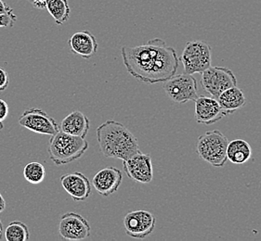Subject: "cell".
<instances>
[{
	"label": "cell",
	"mask_w": 261,
	"mask_h": 241,
	"mask_svg": "<svg viewBox=\"0 0 261 241\" xmlns=\"http://www.w3.org/2000/svg\"><path fill=\"white\" fill-rule=\"evenodd\" d=\"M123 63L127 73L146 84L164 83L177 74L179 58L176 50L160 38L137 47H123Z\"/></svg>",
	"instance_id": "obj_1"
},
{
	"label": "cell",
	"mask_w": 261,
	"mask_h": 241,
	"mask_svg": "<svg viewBox=\"0 0 261 241\" xmlns=\"http://www.w3.org/2000/svg\"><path fill=\"white\" fill-rule=\"evenodd\" d=\"M96 134L105 157L125 161L141 152L135 136L119 122L106 120L97 128Z\"/></svg>",
	"instance_id": "obj_2"
},
{
	"label": "cell",
	"mask_w": 261,
	"mask_h": 241,
	"mask_svg": "<svg viewBox=\"0 0 261 241\" xmlns=\"http://www.w3.org/2000/svg\"><path fill=\"white\" fill-rule=\"evenodd\" d=\"M89 148V142L83 137L60 131L48 142V155L54 164L63 165L77 161Z\"/></svg>",
	"instance_id": "obj_3"
},
{
	"label": "cell",
	"mask_w": 261,
	"mask_h": 241,
	"mask_svg": "<svg viewBox=\"0 0 261 241\" xmlns=\"http://www.w3.org/2000/svg\"><path fill=\"white\" fill-rule=\"evenodd\" d=\"M228 138L219 130L206 132L199 136L196 152L199 157L213 167H223L227 161Z\"/></svg>",
	"instance_id": "obj_4"
},
{
	"label": "cell",
	"mask_w": 261,
	"mask_h": 241,
	"mask_svg": "<svg viewBox=\"0 0 261 241\" xmlns=\"http://www.w3.org/2000/svg\"><path fill=\"white\" fill-rule=\"evenodd\" d=\"M179 61L182 63L185 74H202L211 66L212 49L204 41H190L184 47Z\"/></svg>",
	"instance_id": "obj_5"
},
{
	"label": "cell",
	"mask_w": 261,
	"mask_h": 241,
	"mask_svg": "<svg viewBox=\"0 0 261 241\" xmlns=\"http://www.w3.org/2000/svg\"><path fill=\"white\" fill-rule=\"evenodd\" d=\"M164 90L170 100L183 104L198 98L197 82L192 74H175L164 82Z\"/></svg>",
	"instance_id": "obj_6"
},
{
	"label": "cell",
	"mask_w": 261,
	"mask_h": 241,
	"mask_svg": "<svg viewBox=\"0 0 261 241\" xmlns=\"http://www.w3.org/2000/svg\"><path fill=\"white\" fill-rule=\"evenodd\" d=\"M201 84L212 98L218 99L225 90L237 85V79L230 69L210 66L201 74Z\"/></svg>",
	"instance_id": "obj_7"
},
{
	"label": "cell",
	"mask_w": 261,
	"mask_h": 241,
	"mask_svg": "<svg viewBox=\"0 0 261 241\" xmlns=\"http://www.w3.org/2000/svg\"><path fill=\"white\" fill-rule=\"evenodd\" d=\"M19 125L27 130L46 136H53L61 130L54 118L37 108L25 110L19 118Z\"/></svg>",
	"instance_id": "obj_8"
},
{
	"label": "cell",
	"mask_w": 261,
	"mask_h": 241,
	"mask_svg": "<svg viewBox=\"0 0 261 241\" xmlns=\"http://www.w3.org/2000/svg\"><path fill=\"white\" fill-rule=\"evenodd\" d=\"M156 218L147 210L130 212L124 218L125 234L132 238L144 239L154 230Z\"/></svg>",
	"instance_id": "obj_9"
},
{
	"label": "cell",
	"mask_w": 261,
	"mask_h": 241,
	"mask_svg": "<svg viewBox=\"0 0 261 241\" xmlns=\"http://www.w3.org/2000/svg\"><path fill=\"white\" fill-rule=\"evenodd\" d=\"M90 231L89 221L82 215L69 212L61 217L59 233L65 240H83L90 236Z\"/></svg>",
	"instance_id": "obj_10"
},
{
	"label": "cell",
	"mask_w": 261,
	"mask_h": 241,
	"mask_svg": "<svg viewBox=\"0 0 261 241\" xmlns=\"http://www.w3.org/2000/svg\"><path fill=\"white\" fill-rule=\"evenodd\" d=\"M123 168L125 174L138 183L149 184L153 177L151 158L141 152L123 161Z\"/></svg>",
	"instance_id": "obj_11"
},
{
	"label": "cell",
	"mask_w": 261,
	"mask_h": 241,
	"mask_svg": "<svg viewBox=\"0 0 261 241\" xmlns=\"http://www.w3.org/2000/svg\"><path fill=\"white\" fill-rule=\"evenodd\" d=\"M194 114L198 124L214 125L226 116L217 99L212 97H198L194 100Z\"/></svg>",
	"instance_id": "obj_12"
},
{
	"label": "cell",
	"mask_w": 261,
	"mask_h": 241,
	"mask_svg": "<svg viewBox=\"0 0 261 241\" xmlns=\"http://www.w3.org/2000/svg\"><path fill=\"white\" fill-rule=\"evenodd\" d=\"M123 181V173L119 169L106 167L96 173L92 179L95 190L102 197H109L116 192Z\"/></svg>",
	"instance_id": "obj_13"
},
{
	"label": "cell",
	"mask_w": 261,
	"mask_h": 241,
	"mask_svg": "<svg viewBox=\"0 0 261 241\" xmlns=\"http://www.w3.org/2000/svg\"><path fill=\"white\" fill-rule=\"evenodd\" d=\"M60 180L63 189L74 201H85L91 194V183L82 173H66Z\"/></svg>",
	"instance_id": "obj_14"
},
{
	"label": "cell",
	"mask_w": 261,
	"mask_h": 241,
	"mask_svg": "<svg viewBox=\"0 0 261 241\" xmlns=\"http://www.w3.org/2000/svg\"><path fill=\"white\" fill-rule=\"evenodd\" d=\"M68 45L71 50L83 58H90L98 51V41L89 31L74 33L69 38Z\"/></svg>",
	"instance_id": "obj_15"
},
{
	"label": "cell",
	"mask_w": 261,
	"mask_h": 241,
	"mask_svg": "<svg viewBox=\"0 0 261 241\" xmlns=\"http://www.w3.org/2000/svg\"><path fill=\"white\" fill-rule=\"evenodd\" d=\"M89 118L79 110H74L63 118L60 126L61 131L72 136L85 138L89 131Z\"/></svg>",
	"instance_id": "obj_16"
},
{
	"label": "cell",
	"mask_w": 261,
	"mask_h": 241,
	"mask_svg": "<svg viewBox=\"0 0 261 241\" xmlns=\"http://www.w3.org/2000/svg\"><path fill=\"white\" fill-rule=\"evenodd\" d=\"M220 107L224 110L226 116L234 113L236 110H240L246 105V96L243 91L236 85L225 90L217 99Z\"/></svg>",
	"instance_id": "obj_17"
},
{
	"label": "cell",
	"mask_w": 261,
	"mask_h": 241,
	"mask_svg": "<svg viewBox=\"0 0 261 241\" xmlns=\"http://www.w3.org/2000/svg\"><path fill=\"white\" fill-rule=\"evenodd\" d=\"M252 157V148L248 142L244 139H235L229 142L227 147V158L230 163L244 164Z\"/></svg>",
	"instance_id": "obj_18"
},
{
	"label": "cell",
	"mask_w": 261,
	"mask_h": 241,
	"mask_svg": "<svg viewBox=\"0 0 261 241\" xmlns=\"http://www.w3.org/2000/svg\"><path fill=\"white\" fill-rule=\"evenodd\" d=\"M48 13L53 16L57 25H63L68 21L71 8L68 0H47L46 6Z\"/></svg>",
	"instance_id": "obj_19"
},
{
	"label": "cell",
	"mask_w": 261,
	"mask_h": 241,
	"mask_svg": "<svg viewBox=\"0 0 261 241\" xmlns=\"http://www.w3.org/2000/svg\"><path fill=\"white\" fill-rule=\"evenodd\" d=\"M4 234L7 241H27L30 238L28 226L20 221L10 223L6 227Z\"/></svg>",
	"instance_id": "obj_20"
},
{
	"label": "cell",
	"mask_w": 261,
	"mask_h": 241,
	"mask_svg": "<svg viewBox=\"0 0 261 241\" xmlns=\"http://www.w3.org/2000/svg\"><path fill=\"white\" fill-rule=\"evenodd\" d=\"M23 176L30 184L42 183L46 177V169L42 163L32 162L27 164L23 169Z\"/></svg>",
	"instance_id": "obj_21"
},
{
	"label": "cell",
	"mask_w": 261,
	"mask_h": 241,
	"mask_svg": "<svg viewBox=\"0 0 261 241\" xmlns=\"http://www.w3.org/2000/svg\"><path fill=\"white\" fill-rule=\"evenodd\" d=\"M16 21H17V16L13 14L12 11L0 15V27L11 28L15 24Z\"/></svg>",
	"instance_id": "obj_22"
},
{
	"label": "cell",
	"mask_w": 261,
	"mask_h": 241,
	"mask_svg": "<svg viewBox=\"0 0 261 241\" xmlns=\"http://www.w3.org/2000/svg\"><path fill=\"white\" fill-rule=\"evenodd\" d=\"M10 84L9 74L4 69L0 68V91H5Z\"/></svg>",
	"instance_id": "obj_23"
},
{
	"label": "cell",
	"mask_w": 261,
	"mask_h": 241,
	"mask_svg": "<svg viewBox=\"0 0 261 241\" xmlns=\"http://www.w3.org/2000/svg\"><path fill=\"white\" fill-rule=\"evenodd\" d=\"M10 112L9 105L5 100L0 99V123H3L8 118Z\"/></svg>",
	"instance_id": "obj_24"
},
{
	"label": "cell",
	"mask_w": 261,
	"mask_h": 241,
	"mask_svg": "<svg viewBox=\"0 0 261 241\" xmlns=\"http://www.w3.org/2000/svg\"><path fill=\"white\" fill-rule=\"evenodd\" d=\"M32 5L37 10H45L47 0H30Z\"/></svg>",
	"instance_id": "obj_25"
},
{
	"label": "cell",
	"mask_w": 261,
	"mask_h": 241,
	"mask_svg": "<svg viewBox=\"0 0 261 241\" xmlns=\"http://www.w3.org/2000/svg\"><path fill=\"white\" fill-rule=\"evenodd\" d=\"M11 11H13L11 7L8 5L4 0H0V15L9 13Z\"/></svg>",
	"instance_id": "obj_26"
},
{
	"label": "cell",
	"mask_w": 261,
	"mask_h": 241,
	"mask_svg": "<svg viewBox=\"0 0 261 241\" xmlns=\"http://www.w3.org/2000/svg\"><path fill=\"white\" fill-rule=\"evenodd\" d=\"M6 209V200L4 197L0 193V214Z\"/></svg>",
	"instance_id": "obj_27"
},
{
	"label": "cell",
	"mask_w": 261,
	"mask_h": 241,
	"mask_svg": "<svg viewBox=\"0 0 261 241\" xmlns=\"http://www.w3.org/2000/svg\"><path fill=\"white\" fill-rule=\"evenodd\" d=\"M4 234V228H3V225H2V222L0 221V239L2 237V235Z\"/></svg>",
	"instance_id": "obj_28"
},
{
	"label": "cell",
	"mask_w": 261,
	"mask_h": 241,
	"mask_svg": "<svg viewBox=\"0 0 261 241\" xmlns=\"http://www.w3.org/2000/svg\"><path fill=\"white\" fill-rule=\"evenodd\" d=\"M3 127H4V126H3V124H2V123H0V132H1V130L3 129Z\"/></svg>",
	"instance_id": "obj_29"
}]
</instances>
